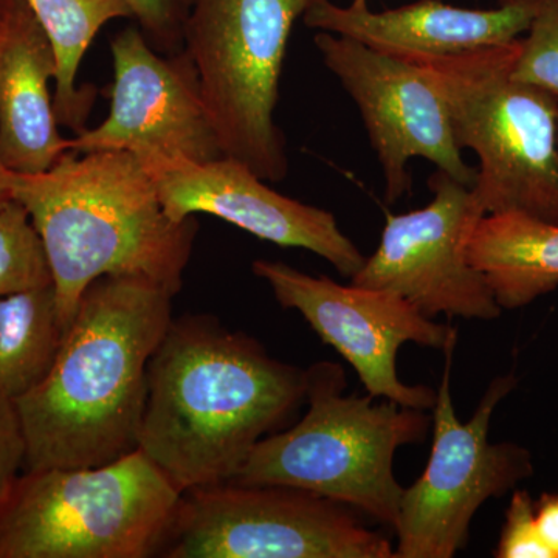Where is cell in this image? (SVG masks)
<instances>
[{"mask_svg":"<svg viewBox=\"0 0 558 558\" xmlns=\"http://www.w3.org/2000/svg\"><path fill=\"white\" fill-rule=\"evenodd\" d=\"M307 371L211 315H182L150 357L138 449L180 492L236 478L306 402Z\"/></svg>","mask_w":558,"mask_h":558,"instance_id":"1","label":"cell"},{"mask_svg":"<svg viewBox=\"0 0 558 558\" xmlns=\"http://www.w3.org/2000/svg\"><path fill=\"white\" fill-rule=\"evenodd\" d=\"M172 299L142 277L92 282L46 379L14 400L24 472L100 468L138 449L148 366L174 318Z\"/></svg>","mask_w":558,"mask_h":558,"instance_id":"2","label":"cell"},{"mask_svg":"<svg viewBox=\"0 0 558 558\" xmlns=\"http://www.w3.org/2000/svg\"><path fill=\"white\" fill-rule=\"evenodd\" d=\"M13 199L38 231L68 332L95 279L128 275L178 295L199 222L171 219L142 161L130 150H68L40 174H13Z\"/></svg>","mask_w":558,"mask_h":558,"instance_id":"3","label":"cell"},{"mask_svg":"<svg viewBox=\"0 0 558 558\" xmlns=\"http://www.w3.org/2000/svg\"><path fill=\"white\" fill-rule=\"evenodd\" d=\"M306 371V414L260 439L233 481L301 488L395 527L403 494L396 453L425 440L432 417L389 399L344 395L339 363L318 362Z\"/></svg>","mask_w":558,"mask_h":558,"instance_id":"4","label":"cell"},{"mask_svg":"<svg viewBox=\"0 0 558 558\" xmlns=\"http://www.w3.org/2000/svg\"><path fill=\"white\" fill-rule=\"evenodd\" d=\"M520 39L458 54L407 57L438 84L459 148L478 157L472 191L484 213L558 223V100L513 76Z\"/></svg>","mask_w":558,"mask_h":558,"instance_id":"5","label":"cell"},{"mask_svg":"<svg viewBox=\"0 0 558 558\" xmlns=\"http://www.w3.org/2000/svg\"><path fill=\"white\" fill-rule=\"evenodd\" d=\"M182 492L142 450L24 472L0 506V558L159 556Z\"/></svg>","mask_w":558,"mask_h":558,"instance_id":"6","label":"cell"},{"mask_svg":"<svg viewBox=\"0 0 558 558\" xmlns=\"http://www.w3.org/2000/svg\"><path fill=\"white\" fill-rule=\"evenodd\" d=\"M317 0H193L183 50L223 156L269 182L289 174L275 121L290 33Z\"/></svg>","mask_w":558,"mask_h":558,"instance_id":"7","label":"cell"},{"mask_svg":"<svg viewBox=\"0 0 558 558\" xmlns=\"http://www.w3.org/2000/svg\"><path fill=\"white\" fill-rule=\"evenodd\" d=\"M159 557L396 558L391 539L333 499L278 484L238 481L191 488Z\"/></svg>","mask_w":558,"mask_h":558,"instance_id":"8","label":"cell"},{"mask_svg":"<svg viewBox=\"0 0 558 558\" xmlns=\"http://www.w3.org/2000/svg\"><path fill=\"white\" fill-rule=\"evenodd\" d=\"M457 347V344H454ZM454 347L446 349V368L433 405V446L425 472L403 487L395 523L396 558H451L468 546L481 506L515 490L534 475L532 454L515 442H490V418L517 387L506 374L492 380L478 409L465 424L451 399Z\"/></svg>","mask_w":558,"mask_h":558,"instance_id":"9","label":"cell"},{"mask_svg":"<svg viewBox=\"0 0 558 558\" xmlns=\"http://www.w3.org/2000/svg\"><path fill=\"white\" fill-rule=\"evenodd\" d=\"M252 269L269 284L281 307L299 311L319 339L347 360L369 396L409 409H433L435 389L399 379L398 352L405 343L446 351L458 343L453 326L425 317L388 290L343 286L281 260L258 259Z\"/></svg>","mask_w":558,"mask_h":558,"instance_id":"10","label":"cell"},{"mask_svg":"<svg viewBox=\"0 0 558 558\" xmlns=\"http://www.w3.org/2000/svg\"><path fill=\"white\" fill-rule=\"evenodd\" d=\"M326 68L357 106L379 160L385 197L395 204L411 190L409 161H432L462 185L473 186L476 168L462 159L446 100L425 65L347 36L318 32L314 38Z\"/></svg>","mask_w":558,"mask_h":558,"instance_id":"11","label":"cell"},{"mask_svg":"<svg viewBox=\"0 0 558 558\" xmlns=\"http://www.w3.org/2000/svg\"><path fill=\"white\" fill-rule=\"evenodd\" d=\"M427 207L388 215L379 247L351 278L362 288L388 290L422 315L495 319L501 315L486 277L465 253L470 233L486 216L472 186L444 171L428 180Z\"/></svg>","mask_w":558,"mask_h":558,"instance_id":"12","label":"cell"},{"mask_svg":"<svg viewBox=\"0 0 558 558\" xmlns=\"http://www.w3.org/2000/svg\"><path fill=\"white\" fill-rule=\"evenodd\" d=\"M113 84L108 119L69 140L75 154L121 149L211 161L222 157L202 101L199 80L185 50L165 57L138 27L110 43Z\"/></svg>","mask_w":558,"mask_h":558,"instance_id":"13","label":"cell"},{"mask_svg":"<svg viewBox=\"0 0 558 558\" xmlns=\"http://www.w3.org/2000/svg\"><path fill=\"white\" fill-rule=\"evenodd\" d=\"M135 156L171 219L216 216L260 241L310 250L349 279L365 264L366 256L341 231L332 213L282 196L241 161L226 156L194 161L149 150Z\"/></svg>","mask_w":558,"mask_h":558,"instance_id":"14","label":"cell"},{"mask_svg":"<svg viewBox=\"0 0 558 558\" xmlns=\"http://www.w3.org/2000/svg\"><path fill=\"white\" fill-rule=\"evenodd\" d=\"M538 0H499L476 10L442 0H416L399 9L371 11L368 2L340 7L317 0L303 14L312 31L347 36L389 53L444 57L501 46L529 31Z\"/></svg>","mask_w":558,"mask_h":558,"instance_id":"15","label":"cell"},{"mask_svg":"<svg viewBox=\"0 0 558 558\" xmlns=\"http://www.w3.org/2000/svg\"><path fill=\"white\" fill-rule=\"evenodd\" d=\"M57 57L25 0H16L0 35V159L16 174L49 171L69 150L58 131L50 81Z\"/></svg>","mask_w":558,"mask_h":558,"instance_id":"16","label":"cell"},{"mask_svg":"<svg viewBox=\"0 0 558 558\" xmlns=\"http://www.w3.org/2000/svg\"><path fill=\"white\" fill-rule=\"evenodd\" d=\"M501 310H519L558 288V223L519 213L483 216L465 245Z\"/></svg>","mask_w":558,"mask_h":558,"instance_id":"17","label":"cell"},{"mask_svg":"<svg viewBox=\"0 0 558 558\" xmlns=\"http://www.w3.org/2000/svg\"><path fill=\"white\" fill-rule=\"evenodd\" d=\"M49 36L57 57L54 113L58 123L76 134L87 130L97 89L76 86L84 54L110 21L132 17L124 0H25Z\"/></svg>","mask_w":558,"mask_h":558,"instance_id":"18","label":"cell"},{"mask_svg":"<svg viewBox=\"0 0 558 558\" xmlns=\"http://www.w3.org/2000/svg\"><path fill=\"white\" fill-rule=\"evenodd\" d=\"M64 337L54 286L0 299V395L16 400L38 387Z\"/></svg>","mask_w":558,"mask_h":558,"instance_id":"19","label":"cell"},{"mask_svg":"<svg viewBox=\"0 0 558 558\" xmlns=\"http://www.w3.org/2000/svg\"><path fill=\"white\" fill-rule=\"evenodd\" d=\"M53 286L49 258L31 215L16 199L0 205V299Z\"/></svg>","mask_w":558,"mask_h":558,"instance_id":"20","label":"cell"},{"mask_svg":"<svg viewBox=\"0 0 558 558\" xmlns=\"http://www.w3.org/2000/svg\"><path fill=\"white\" fill-rule=\"evenodd\" d=\"M513 76L558 100V0H538L529 31L520 39Z\"/></svg>","mask_w":558,"mask_h":558,"instance_id":"21","label":"cell"},{"mask_svg":"<svg viewBox=\"0 0 558 558\" xmlns=\"http://www.w3.org/2000/svg\"><path fill=\"white\" fill-rule=\"evenodd\" d=\"M149 46L171 57L183 51V32L193 0H124Z\"/></svg>","mask_w":558,"mask_h":558,"instance_id":"22","label":"cell"},{"mask_svg":"<svg viewBox=\"0 0 558 558\" xmlns=\"http://www.w3.org/2000/svg\"><path fill=\"white\" fill-rule=\"evenodd\" d=\"M535 499L527 490L515 488L506 510L505 526L499 535L497 558H550L535 527Z\"/></svg>","mask_w":558,"mask_h":558,"instance_id":"23","label":"cell"},{"mask_svg":"<svg viewBox=\"0 0 558 558\" xmlns=\"http://www.w3.org/2000/svg\"><path fill=\"white\" fill-rule=\"evenodd\" d=\"M27 442L13 399L0 395V506L25 468Z\"/></svg>","mask_w":558,"mask_h":558,"instance_id":"24","label":"cell"},{"mask_svg":"<svg viewBox=\"0 0 558 558\" xmlns=\"http://www.w3.org/2000/svg\"><path fill=\"white\" fill-rule=\"evenodd\" d=\"M535 527L550 558H558V494H542L535 499Z\"/></svg>","mask_w":558,"mask_h":558,"instance_id":"25","label":"cell"},{"mask_svg":"<svg viewBox=\"0 0 558 558\" xmlns=\"http://www.w3.org/2000/svg\"><path fill=\"white\" fill-rule=\"evenodd\" d=\"M13 174L0 159V205L13 199Z\"/></svg>","mask_w":558,"mask_h":558,"instance_id":"26","label":"cell"},{"mask_svg":"<svg viewBox=\"0 0 558 558\" xmlns=\"http://www.w3.org/2000/svg\"><path fill=\"white\" fill-rule=\"evenodd\" d=\"M16 0H0V35H2L5 22L9 20L11 10H13Z\"/></svg>","mask_w":558,"mask_h":558,"instance_id":"27","label":"cell"},{"mask_svg":"<svg viewBox=\"0 0 558 558\" xmlns=\"http://www.w3.org/2000/svg\"><path fill=\"white\" fill-rule=\"evenodd\" d=\"M355 2H366V0H355Z\"/></svg>","mask_w":558,"mask_h":558,"instance_id":"28","label":"cell"}]
</instances>
